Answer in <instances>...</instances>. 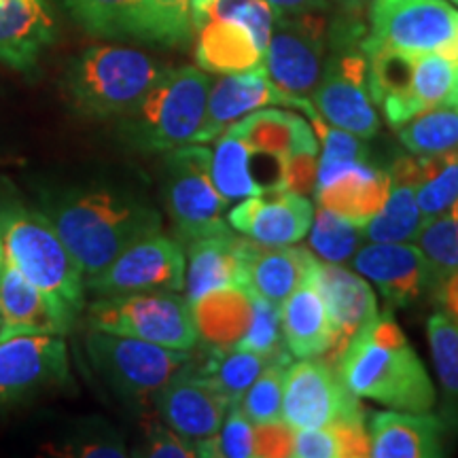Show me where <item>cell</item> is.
Returning <instances> with one entry per match:
<instances>
[{
	"label": "cell",
	"instance_id": "1",
	"mask_svg": "<svg viewBox=\"0 0 458 458\" xmlns=\"http://www.w3.org/2000/svg\"><path fill=\"white\" fill-rule=\"evenodd\" d=\"M38 210L55 227L85 278L105 270L130 244L162 232V215L145 196L108 182L43 189Z\"/></svg>",
	"mask_w": 458,
	"mask_h": 458
},
{
	"label": "cell",
	"instance_id": "2",
	"mask_svg": "<svg viewBox=\"0 0 458 458\" xmlns=\"http://www.w3.org/2000/svg\"><path fill=\"white\" fill-rule=\"evenodd\" d=\"M335 368L352 394L386 408L428 411L437 399L428 371L391 312L365 323L348 340Z\"/></svg>",
	"mask_w": 458,
	"mask_h": 458
},
{
	"label": "cell",
	"instance_id": "3",
	"mask_svg": "<svg viewBox=\"0 0 458 458\" xmlns=\"http://www.w3.org/2000/svg\"><path fill=\"white\" fill-rule=\"evenodd\" d=\"M4 257L41 291L64 334L85 310V274L55 227L38 208L0 204Z\"/></svg>",
	"mask_w": 458,
	"mask_h": 458
},
{
	"label": "cell",
	"instance_id": "4",
	"mask_svg": "<svg viewBox=\"0 0 458 458\" xmlns=\"http://www.w3.org/2000/svg\"><path fill=\"white\" fill-rule=\"evenodd\" d=\"M168 68L139 49L91 45L66 68L64 94L83 117L123 119Z\"/></svg>",
	"mask_w": 458,
	"mask_h": 458
},
{
	"label": "cell",
	"instance_id": "5",
	"mask_svg": "<svg viewBox=\"0 0 458 458\" xmlns=\"http://www.w3.org/2000/svg\"><path fill=\"white\" fill-rule=\"evenodd\" d=\"M368 21L334 15L329 20V54L323 77L310 96L320 117L334 128L374 139L380 130L376 102L369 91V60L363 51Z\"/></svg>",
	"mask_w": 458,
	"mask_h": 458
},
{
	"label": "cell",
	"instance_id": "6",
	"mask_svg": "<svg viewBox=\"0 0 458 458\" xmlns=\"http://www.w3.org/2000/svg\"><path fill=\"white\" fill-rule=\"evenodd\" d=\"M213 79L202 68H168L145 100L122 122L128 145L147 153H168L191 145L202 130Z\"/></svg>",
	"mask_w": 458,
	"mask_h": 458
},
{
	"label": "cell",
	"instance_id": "7",
	"mask_svg": "<svg viewBox=\"0 0 458 458\" xmlns=\"http://www.w3.org/2000/svg\"><path fill=\"white\" fill-rule=\"evenodd\" d=\"M369 91L391 128L433 106H458V62L439 54L369 51Z\"/></svg>",
	"mask_w": 458,
	"mask_h": 458
},
{
	"label": "cell",
	"instance_id": "8",
	"mask_svg": "<svg viewBox=\"0 0 458 458\" xmlns=\"http://www.w3.org/2000/svg\"><path fill=\"white\" fill-rule=\"evenodd\" d=\"M89 329L136 337L172 351H191L199 340L193 306L179 291L98 297L85 308Z\"/></svg>",
	"mask_w": 458,
	"mask_h": 458
},
{
	"label": "cell",
	"instance_id": "9",
	"mask_svg": "<svg viewBox=\"0 0 458 458\" xmlns=\"http://www.w3.org/2000/svg\"><path fill=\"white\" fill-rule=\"evenodd\" d=\"M363 51L439 54L458 62V7L450 0H371Z\"/></svg>",
	"mask_w": 458,
	"mask_h": 458
},
{
	"label": "cell",
	"instance_id": "10",
	"mask_svg": "<svg viewBox=\"0 0 458 458\" xmlns=\"http://www.w3.org/2000/svg\"><path fill=\"white\" fill-rule=\"evenodd\" d=\"M89 360L105 385L125 401L145 403L191 363L189 351H172L136 337L89 329L85 335Z\"/></svg>",
	"mask_w": 458,
	"mask_h": 458
},
{
	"label": "cell",
	"instance_id": "11",
	"mask_svg": "<svg viewBox=\"0 0 458 458\" xmlns=\"http://www.w3.org/2000/svg\"><path fill=\"white\" fill-rule=\"evenodd\" d=\"M165 206L182 244L229 232L227 199L210 179V148L191 142L165 153Z\"/></svg>",
	"mask_w": 458,
	"mask_h": 458
},
{
	"label": "cell",
	"instance_id": "12",
	"mask_svg": "<svg viewBox=\"0 0 458 458\" xmlns=\"http://www.w3.org/2000/svg\"><path fill=\"white\" fill-rule=\"evenodd\" d=\"M329 54V20L323 13L274 15L263 68L286 94L310 98Z\"/></svg>",
	"mask_w": 458,
	"mask_h": 458
},
{
	"label": "cell",
	"instance_id": "13",
	"mask_svg": "<svg viewBox=\"0 0 458 458\" xmlns=\"http://www.w3.org/2000/svg\"><path fill=\"white\" fill-rule=\"evenodd\" d=\"M185 249L179 240L162 232L130 244L105 270L85 278V291L96 297L145 293V291H182L185 286Z\"/></svg>",
	"mask_w": 458,
	"mask_h": 458
},
{
	"label": "cell",
	"instance_id": "14",
	"mask_svg": "<svg viewBox=\"0 0 458 458\" xmlns=\"http://www.w3.org/2000/svg\"><path fill=\"white\" fill-rule=\"evenodd\" d=\"M357 416H363V408L334 363L310 357L286 368L283 420L291 428H318Z\"/></svg>",
	"mask_w": 458,
	"mask_h": 458
},
{
	"label": "cell",
	"instance_id": "15",
	"mask_svg": "<svg viewBox=\"0 0 458 458\" xmlns=\"http://www.w3.org/2000/svg\"><path fill=\"white\" fill-rule=\"evenodd\" d=\"M71 380L62 335H20L0 342V408Z\"/></svg>",
	"mask_w": 458,
	"mask_h": 458
},
{
	"label": "cell",
	"instance_id": "16",
	"mask_svg": "<svg viewBox=\"0 0 458 458\" xmlns=\"http://www.w3.org/2000/svg\"><path fill=\"white\" fill-rule=\"evenodd\" d=\"M263 106L297 108V111L306 113L308 117L317 113L310 98H297V96L286 94L267 77L266 68L261 64L244 72L223 74V77L210 83L204 123L196 142L208 145L216 136L223 134L229 125L240 122L249 113L259 111Z\"/></svg>",
	"mask_w": 458,
	"mask_h": 458
},
{
	"label": "cell",
	"instance_id": "17",
	"mask_svg": "<svg viewBox=\"0 0 458 458\" xmlns=\"http://www.w3.org/2000/svg\"><path fill=\"white\" fill-rule=\"evenodd\" d=\"M351 263L377 286L388 310L414 306L433 289L431 267L414 242H371L360 246Z\"/></svg>",
	"mask_w": 458,
	"mask_h": 458
},
{
	"label": "cell",
	"instance_id": "18",
	"mask_svg": "<svg viewBox=\"0 0 458 458\" xmlns=\"http://www.w3.org/2000/svg\"><path fill=\"white\" fill-rule=\"evenodd\" d=\"M159 420L189 439L219 431L229 410V397L213 380L198 374L191 363L181 369L156 397Z\"/></svg>",
	"mask_w": 458,
	"mask_h": 458
},
{
	"label": "cell",
	"instance_id": "19",
	"mask_svg": "<svg viewBox=\"0 0 458 458\" xmlns=\"http://www.w3.org/2000/svg\"><path fill=\"white\" fill-rule=\"evenodd\" d=\"M391 189V174L369 162L318 164L314 196L320 208L363 227L382 208Z\"/></svg>",
	"mask_w": 458,
	"mask_h": 458
},
{
	"label": "cell",
	"instance_id": "20",
	"mask_svg": "<svg viewBox=\"0 0 458 458\" xmlns=\"http://www.w3.org/2000/svg\"><path fill=\"white\" fill-rule=\"evenodd\" d=\"M314 206L301 193L263 191L240 199V204L227 215L233 232L261 244L289 246L301 242L312 225Z\"/></svg>",
	"mask_w": 458,
	"mask_h": 458
},
{
	"label": "cell",
	"instance_id": "21",
	"mask_svg": "<svg viewBox=\"0 0 458 458\" xmlns=\"http://www.w3.org/2000/svg\"><path fill=\"white\" fill-rule=\"evenodd\" d=\"M310 280L317 284L327 306L334 327V346L325 354V360L337 365L348 340L377 314L376 295L360 274L346 270L337 263L317 259L310 270Z\"/></svg>",
	"mask_w": 458,
	"mask_h": 458
},
{
	"label": "cell",
	"instance_id": "22",
	"mask_svg": "<svg viewBox=\"0 0 458 458\" xmlns=\"http://www.w3.org/2000/svg\"><path fill=\"white\" fill-rule=\"evenodd\" d=\"M55 38L47 0H0V64L32 74Z\"/></svg>",
	"mask_w": 458,
	"mask_h": 458
},
{
	"label": "cell",
	"instance_id": "23",
	"mask_svg": "<svg viewBox=\"0 0 458 458\" xmlns=\"http://www.w3.org/2000/svg\"><path fill=\"white\" fill-rule=\"evenodd\" d=\"M240 249H242L244 286L276 306L301 283H306L317 261V257L301 246L261 244L246 236H242Z\"/></svg>",
	"mask_w": 458,
	"mask_h": 458
},
{
	"label": "cell",
	"instance_id": "24",
	"mask_svg": "<svg viewBox=\"0 0 458 458\" xmlns=\"http://www.w3.org/2000/svg\"><path fill=\"white\" fill-rule=\"evenodd\" d=\"M369 456L439 458L445 454V422L428 411H377L369 425Z\"/></svg>",
	"mask_w": 458,
	"mask_h": 458
},
{
	"label": "cell",
	"instance_id": "25",
	"mask_svg": "<svg viewBox=\"0 0 458 458\" xmlns=\"http://www.w3.org/2000/svg\"><path fill=\"white\" fill-rule=\"evenodd\" d=\"M242 233L229 232L187 242L185 250V297L196 303L202 297L232 286H244Z\"/></svg>",
	"mask_w": 458,
	"mask_h": 458
},
{
	"label": "cell",
	"instance_id": "26",
	"mask_svg": "<svg viewBox=\"0 0 458 458\" xmlns=\"http://www.w3.org/2000/svg\"><path fill=\"white\" fill-rule=\"evenodd\" d=\"M391 189L385 206L363 225L369 242H414L425 216L416 199L418 157L403 156L388 168Z\"/></svg>",
	"mask_w": 458,
	"mask_h": 458
},
{
	"label": "cell",
	"instance_id": "27",
	"mask_svg": "<svg viewBox=\"0 0 458 458\" xmlns=\"http://www.w3.org/2000/svg\"><path fill=\"white\" fill-rule=\"evenodd\" d=\"M20 335H66L49 301L13 263L0 274V342Z\"/></svg>",
	"mask_w": 458,
	"mask_h": 458
},
{
	"label": "cell",
	"instance_id": "28",
	"mask_svg": "<svg viewBox=\"0 0 458 458\" xmlns=\"http://www.w3.org/2000/svg\"><path fill=\"white\" fill-rule=\"evenodd\" d=\"M280 329L291 357H323L334 346L327 306L310 276L280 303Z\"/></svg>",
	"mask_w": 458,
	"mask_h": 458
},
{
	"label": "cell",
	"instance_id": "29",
	"mask_svg": "<svg viewBox=\"0 0 458 458\" xmlns=\"http://www.w3.org/2000/svg\"><path fill=\"white\" fill-rule=\"evenodd\" d=\"M196 34V62L204 72L232 74L263 64L266 51L244 21L215 20L199 26Z\"/></svg>",
	"mask_w": 458,
	"mask_h": 458
},
{
	"label": "cell",
	"instance_id": "30",
	"mask_svg": "<svg viewBox=\"0 0 458 458\" xmlns=\"http://www.w3.org/2000/svg\"><path fill=\"white\" fill-rule=\"evenodd\" d=\"M227 130L236 131L253 148L274 153L283 159L297 153L318 156L320 151V142L312 125L297 113L280 111L276 106L249 113Z\"/></svg>",
	"mask_w": 458,
	"mask_h": 458
},
{
	"label": "cell",
	"instance_id": "31",
	"mask_svg": "<svg viewBox=\"0 0 458 458\" xmlns=\"http://www.w3.org/2000/svg\"><path fill=\"white\" fill-rule=\"evenodd\" d=\"M253 297L246 286H232L191 303L199 337L213 348L238 346L253 318Z\"/></svg>",
	"mask_w": 458,
	"mask_h": 458
},
{
	"label": "cell",
	"instance_id": "32",
	"mask_svg": "<svg viewBox=\"0 0 458 458\" xmlns=\"http://www.w3.org/2000/svg\"><path fill=\"white\" fill-rule=\"evenodd\" d=\"M74 20L94 37H134L148 41L145 0H62Z\"/></svg>",
	"mask_w": 458,
	"mask_h": 458
},
{
	"label": "cell",
	"instance_id": "33",
	"mask_svg": "<svg viewBox=\"0 0 458 458\" xmlns=\"http://www.w3.org/2000/svg\"><path fill=\"white\" fill-rule=\"evenodd\" d=\"M293 458H359L369 456L365 416L346 418L318 428H297L291 445Z\"/></svg>",
	"mask_w": 458,
	"mask_h": 458
},
{
	"label": "cell",
	"instance_id": "34",
	"mask_svg": "<svg viewBox=\"0 0 458 458\" xmlns=\"http://www.w3.org/2000/svg\"><path fill=\"white\" fill-rule=\"evenodd\" d=\"M215 140L216 145L210 151V179L219 196L227 202H240L263 193L250 168L253 148L249 147V142L232 130H225Z\"/></svg>",
	"mask_w": 458,
	"mask_h": 458
},
{
	"label": "cell",
	"instance_id": "35",
	"mask_svg": "<svg viewBox=\"0 0 458 458\" xmlns=\"http://www.w3.org/2000/svg\"><path fill=\"white\" fill-rule=\"evenodd\" d=\"M399 140L416 157L458 151V106H433L416 114L399 128Z\"/></svg>",
	"mask_w": 458,
	"mask_h": 458
},
{
	"label": "cell",
	"instance_id": "36",
	"mask_svg": "<svg viewBox=\"0 0 458 458\" xmlns=\"http://www.w3.org/2000/svg\"><path fill=\"white\" fill-rule=\"evenodd\" d=\"M416 199L425 221L458 204V151L418 157Z\"/></svg>",
	"mask_w": 458,
	"mask_h": 458
},
{
	"label": "cell",
	"instance_id": "37",
	"mask_svg": "<svg viewBox=\"0 0 458 458\" xmlns=\"http://www.w3.org/2000/svg\"><path fill=\"white\" fill-rule=\"evenodd\" d=\"M208 348V357H206L202 365H198L196 371L208 377V380H213L227 394L229 401L242 399V394L249 391L255 377L272 363L270 359L238 346Z\"/></svg>",
	"mask_w": 458,
	"mask_h": 458
},
{
	"label": "cell",
	"instance_id": "38",
	"mask_svg": "<svg viewBox=\"0 0 458 458\" xmlns=\"http://www.w3.org/2000/svg\"><path fill=\"white\" fill-rule=\"evenodd\" d=\"M414 244L427 257L431 267V291H435L442 280L458 272V204L448 213L425 221Z\"/></svg>",
	"mask_w": 458,
	"mask_h": 458
},
{
	"label": "cell",
	"instance_id": "39",
	"mask_svg": "<svg viewBox=\"0 0 458 458\" xmlns=\"http://www.w3.org/2000/svg\"><path fill=\"white\" fill-rule=\"evenodd\" d=\"M193 34L199 26L215 20H240L250 28L263 51L270 41L274 11L267 0H191L189 4Z\"/></svg>",
	"mask_w": 458,
	"mask_h": 458
},
{
	"label": "cell",
	"instance_id": "40",
	"mask_svg": "<svg viewBox=\"0 0 458 458\" xmlns=\"http://www.w3.org/2000/svg\"><path fill=\"white\" fill-rule=\"evenodd\" d=\"M310 249L320 261L327 263H348L354 253L363 246V227L342 219L327 208L314 210L310 225Z\"/></svg>",
	"mask_w": 458,
	"mask_h": 458
},
{
	"label": "cell",
	"instance_id": "41",
	"mask_svg": "<svg viewBox=\"0 0 458 458\" xmlns=\"http://www.w3.org/2000/svg\"><path fill=\"white\" fill-rule=\"evenodd\" d=\"M198 456L204 458H250L255 456V425L246 418L240 401H232L219 431L196 439Z\"/></svg>",
	"mask_w": 458,
	"mask_h": 458
},
{
	"label": "cell",
	"instance_id": "42",
	"mask_svg": "<svg viewBox=\"0 0 458 458\" xmlns=\"http://www.w3.org/2000/svg\"><path fill=\"white\" fill-rule=\"evenodd\" d=\"M238 348L261 354L272 363H291V352L286 351L280 329V306L255 293L253 318L242 340L238 342Z\"/></svg>",
	"mask_w": 458,
	"mask_h": 458
},
{
	"label": "cell",
	"instance_id": "43",
	"mask_svg": "<svg viewBox=\"0 0 458 458\" xmlns=\"http://www.w3.org/2000/svg\"><path fill=\"white\" fill-rule=\"evenodd\" d=\"M433 365L448 397L458 405V320L435 312L427 323Z\"/></svg>",
	"mask_w": 458,
	"mask_h": 458
},
{
	"label": "cell",
	"instance_id": "44",
	"mask_svg": "<svg viewBox=\"0 0 458 458\" xmlns=\"http://www.w3.org/2000/svg\"><path fill=\"white\" fill-rule=\"evenodd\" d=\"M189 4L191 0H145L148 41L165 47H182L191 41Z\"/></svg>",
	"mask_w": 458,
	"mask_h": 458
},
{
	"label": "cell",
	"instance_id": "45",
	"mask_svg": "<svg viewBox=\"0 0 458 458\" xmlns=\"http://www.w3.org/2000/svg\"><path fill=\"white\" fill-rule=\"evenodd\" d=\"M284 365L291 363H270L259 376L255 377L249 391L242 394L240 405L253 425L263 422L283 420V386H284Z\"/></svg>",
	"mask_w": 458,
	"mask_h": 458
},
{
	"label": "cell",
	"instance_id": "46",
	"mask_svg": "<svg viewBox=\"0 0 458 458\" xmlns=\"http://www.w3.org/2000/svg\"><path fill=\"white\" fill-rule=\"evenodd\" d=\"M51 452L62 456L83 458H122L128 454L122 437L108 427L85 428V431L74 433L72 439H68L66 444H62L60 448H54Z\"/></svg>",
	"mask_w": 458,
	"mask_h": 458
},
{
	"label": "cell",
	"instance_id": "47",
	"mask_svg": "<svg viewBox=\"0 0 458 458\" xmlns=\"http://www.w3.org/2000/svg\"><path fill=\"white\" fill-rule=\"evenodd\" d=\"M145 445L140 452H136L139 456L148 458H193L198 456L196 444L185 435L176 433L174 428H170L162 420L147 422L145 427Z\"/></svg>",
	"mask_w": 458,
	"mask_h": 458
},
{
	"label": "cell",
	"instance_id": "48",
	"mask_svg": "<svg viewBox=\"0 0 458 458\" xmlns=\"http://www.w3.org/2000/svg\"><path fill=\"white\" fill-rule=\"evenodd\" d=\"M291 445H293V428L286 425L284 420L255 425V456H261V458L291 456Z\"/></svg>",
	"mask_w": 458,
	"mask_h": 458
},
{
	"label": "cell",
	"instance_id": "49",
	"mask_svg": "<svg viewBox=\"0 0 458 458\" xmlns=\"http://www.w3.org/2000/svg\"><path fill=\"white\" fill-rule=\"evenodd\" d=\"M274 15L295 13H325L334 9V0H267Z\"/></svg>",
	"mask_w": 458,
	"mask_h": 458
},
{
	"label": "cell",
	"instance_id": "50",
	"mask_svg": "<svg viewBox=\"0 0 458 458\" xmlns=\"http://www.w3.org/2000/svg\"><path fill=\"white\" fill-rule=\"evenodd\" d=\"M435 297L442 306V312L458 320V272L435 286Z\"/></svg>",
	"mask_w": 458,
	"mask_h": 458
},
{
	"label": "cell",
	"instance_id": "51",
	"mask_svg": "<svg viewBox=\"0 0 458 458\" xmlns=\"http://www.w3.org/2000/svg\"><path fill=\"white\" fill-rule=\"evenodd\" d=\"M371 0H334V9L337 17L352 21H365Z\"/></svg>",
	"mask_w": 458,
	"mask_h": 458
},
{
	"label": "cell",
	"instance_id": "52",
	"mask_svg": "<svg viewBox=\"0 0 458 458\" xmlns=\"http://www.w3.org/2000/svg\"><path fill=\"white\" fill-rule=\"evenodd\" d=\"M4 240H3V232H0V274H3V267H4Z\"/></svg>",
	"mask_w": 458,
	"mask_h": 458
},
{
	"label": "cell",
	"instance_id": "53",
	"mask_svg": "<svg viewBox=\"0 0 458 458\" xmlns=\"http://www.w3.org/2000/svg\"><path fill=\"white\" fill-rule=\"evenodd\" d=\"M450 3H454V4H456V7H458V0H450Z\"/></svg>",
	"mask_w": 458,
	"mask_h": 458
}]
</instances>
